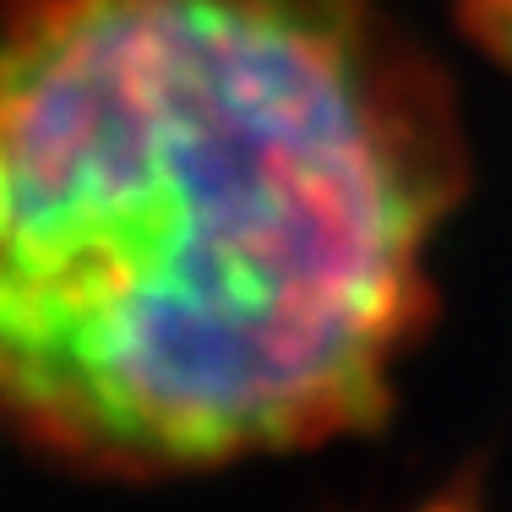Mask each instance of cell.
Wrapping results in <instances>:
<instances>
[{
    "label": "cell",
    "instance_id": "7a4b0ae2",
    "mask_svg": "<svg viewBox=\"0 0 512 512\" xmlns=\"http://www.w3.org/2000/svg\"><path fill=\"white\" fill-rule=\"evenodd\" d=\"M453 11L474 50L512 77V0H453Z\"/></svg>",
    "mask_w": 512,
    "mask_h": 512
},
{
    "label": "cell",
    "instance_id": "6da1fadb",
    "mask_svg": "<svg viewBox=\"0 0 512 512\" xmlns=\"http://www.w3.org/2000/svg\"><path fill=\"white\" fill-rule=\"evenodd\" d=\"M463 191L382 0H0V431L93 480L371 431Z\"/></svg>",
    "mask_w": 512,
    "mask_h": 512
}]
</instances>
